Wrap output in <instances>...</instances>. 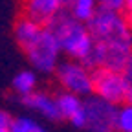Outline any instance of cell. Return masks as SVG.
<instances>
[{"label": "cell", "instance_id": "6da1fadb", "mask_svg": "<svg viewBox=\"0 0 132 132\" xmlns=\"http://www.w3.org/2000/svg\"><path fill=\"white\" fill-rule=\"evenodd\" d=\"M94 48L86 59V66L123 70L132 53V26L125 11H108L99 7L97 13L86 22Z\"/></svg>", "mask_w": 132, "mask_h": 132}, {"label": "cell", "instance_id": "7a4b0ae2", "mask_svg": "<svg viewBox=\"0 0 132 132\" xmlns=\"http://www.w3.org/2000/svg\"><path fill=\"white\" fill-rule=\"evenodd\" d=\"M46 26L55 35L62 55H66L68 59L86 62L92 48H94V39L85 22H79L68 13V9L66 11L62 9Z\"/></svg>", "mask_w": 132, "mask_h": 132}, {"label": "cell", "instance_id": "3957f363", "mask_svg": "<svg viewBox=\"0 0 132 132\" xmlns=\"http://www.w3.org/2000/svg\"><path fill=\"white\" fill-rule=\"evenodd\" d=\"M22 52L31 64V68L37 73L50 75L53 73L57 64L62 57L61 46L48 26H44L35 39H31L26 46H22Z\"/></svg>", "mask_w": 132, "mask_h": 132}, {"label": "cell", "instance_id": "277c9868", "mask_svg": "<svg viewBox=\"0 0 132 132\" xmlns=\"http://www.w3.org/2000/svg\"><path fill=\"white\" fill-rule=\"evenodd\" d=\"M57 85L64 92H72L81 97H88L94 94V70L85 62L68 59H61L53 72Z\"/></svg>", "mask_w": 132, "mask_h": 132}, {"label": "cell", "instance_id": "5b68a950", "mask_svg": "<svg viewBox=\"0 0 132 132\" xmlns=\"http://www.w3.org/2000/svg\"><path fill=\"white\" fill-rule=\"evenodd\" d=\"M130 82L121 70L95 68L94 70V94L114 105H123L128 99Z\"/></svg>", "mask_w": 132, "mask_h": 132}, {"label": "cell", "instance_id": "8992f818", "mask_svg": "<svg viewBox=\"0 0 132 132\" xmlns=\"http://www.w3.org/2000/svg\"><path fill=\"white\" fill-rule=\"evenodd\" d=\"M118 105L108 103L95 94L85 97V130L86 132H116Z\"/></svg>", "mask_w": 132, "mask_h": 132}, {"label": "cell", "instance_id": "52a82bcc", "mask_svg": "<svg viewBox=\"0 0 132 132\" xmlns=\"http://www.w3.org/2000/svg\"><path fill=\"white\" fill-rule=\"evenodd\" d=\"M20 103L33 114H37L39 118L50 121V123H59L61 114L57 108V99L53 94L50 92H42V90H35L24 97H20Z\"/></svg>", "mask_w": 132, "mask_h": 132}, {"label": "cell", "instance_id": "ba28073f", "mask_svg": "<svg viewBox=\"0 0 132 132\" xmlns=\"http://www.w3.org/2000/svg\"><path fill=\"white\" fill-rule=\"evenodd\" d=\"M57 108L62 121H68L72 127L85 130V97L75 95L72 92H59L55 94Z\"/></svg>", "mask_w": 132, "mask_h": 132}, {"label": "cell", "instance_id": "9c48e42d", "mask_svg": "<svg viewBox=\"0 0 132 132\" xmlns=\"http://www.w3.org/2000/svg\"><path fill=\"white\" fill-rule=\"evenodd\" d=\"M20 7H22V15L46 26L57 13L64 9V4L62 0H22Z\"/></svg>", "mask_w": 132, "mask_h": 132}, {"label": "cell", "instance_id": "30bf717a", "mask_svg": "<svg viewBox=\"0 0 132 132\" xmlns=\"http://www.w3.org/2000/svg\"><path fill=\"white\" fill-rule=\"evenodd\" d=\"M42 28H44V24L29 19V16H26V15H20L19 19H16L15 26H13V37H15L16 44L22 48V46H26L31 39H35Z\"/></svg>", "mask_w": 132, "mask_h": 132}, {"label": "cell", "instance_id": "8fae6325", "mask_svg": "<svg viewBox=\"0 0 132 132\" xmlns=\"http://www.w3.org/2000/svg\"><path fill=\"white\" fill-rule=\"evenodd\" d=\"M37 86H39V73L33 68H26V70L16 72L11 79V90L19 97H24L31 92H35Z\"/></svg>", "mask_w": 132, "mask_h": 132}, {"label": "cell", "instance_id": "7c38bea8", "mask_svg": "<svg viewBox=\"0 0 132 132\" xmlns=\"http://www.w3.org/2000/svg\"><path fill=\"white\" fill-rule=\"evenodd\" d=\"M66 7H68V13L73 16V19H77L79 22H85V24L99 9L97 0H72Z\"/></svg>", "mask_w": 132, "mask_h": 132}, {"label": "cell", "instance_id": "4fadbf2b", "mask_svg": "<svg viewBox=\"0 0 132 132\" xmlns=\"http://www.w3.org/2000/svg\"><path fill=\"white\" fill-rule=\"evenodd\" d=\"M9 132H50V130L33 116H16L11 121Z\"/></svg>", "mask_w": 132, "mask_h": 132}, {"label": "cell", "instance_id": "5bb4252c", "mask_svg": "<svg viewBox=\"0 0 132 132\" xmlns=\"http://www.w3.org/2000/svg\"><path fill=\"white\" fill-rule=\"evenodd\" d=\"M116 132H132V103H123L118 106Z\"/></svg>", "mask_w": 132, "mask_h": 132}, {"label": "cell", "instance_id": "9a60e30c", "mask_svg": "<svg viewBox=\"0 0 132 132\" xmlns=\"http://www.w3.org/2000/svg\"><path fill=\"white\" fill-rule=\"evenodd\" d=\"M127 0H97V6L108 11H125Z\"/></svg>", "mask_w": 132, "mask_h": 132}, {"label": "cell", "instance_id": "2e32d148", "mask_svg": "<svg viewBox=\"0 0 132 132\" xmlns=\"http://www.w3.org/2000/svg\"><path fill=\"white\" fill-rule=\"evenodd\" d=\"M11 121H13V116H11L6 108H0V127L9 128V127H11Z\"/></svg>", "mask_w": 132, "mask_h": 132}, {"label": "cell", "instance_id": "e0dca14e", "mask_svg": "<svg viewBox=\"0 0 132 132\" xmlns=\"http://www.w3.org/2000/svg\"><path fill=\"white\" fill-rule=\"evenodd\" d=\"M121 72L125 73L127 81L130 82V86H132V53L128 55V59H127V62H125V66H123V70H121Z\"/></svg>", "mask_w": 132, "mask_h": 132}, {"label": "cell", "instance_id": "ac0fdd59", "mask_svg": "<svg viewBox=\"0 0 132 132\" xmlns=\"http://www.w3.org/2000/svg\"><path fill=\"white\" fill-rule=\"evenodd\" d=\"M125 13H127V15H132V0H127V4H125Z\"/></svg>", "mask_w": 132, "mask_h": 132}, {"label": "cell", "instance_id": "d6986e66", "mask_svg": "<svg viewBox=\"0 0 132 132\" xmlns=\"http://www.w3.org/2000/svg\"><path fill=\"white\" fill-rule=\"evenodd\" d=\"M128 103H132V86H130V92H128V99H127Z\"/></svg>", "mask_w": 132, "mask_h": 132}, {"label": "cell", "instance_id": "ffe728a7", "mask_svg": "<svg viewBox=\"0 0 132 132\" xmlns=\"http://www.w3.org/2000/svg\"><path fill=\"white\" fill-rule=\"evenodd\" d=\"M0 132H9V128H6V127H0Z\"/></svg>", "mask_w": 132, "mask_h": 132}, {"label": "cell", "instance_id": "44dd1931", "mask_svg": "<svg viewBox=\"0 0 132 132\" xmlns=\"http://www.w3.org/2000/svg\"><path fill=\"white\" fill-rule=\"evenodd\" d=\"M70 2H72V0H62V4H64V7H66V6H68Z\"/></svg>", "mask_w": 132, "mask_h": 132}, {"label": "cell", "instance_id": "7402d4cb", "mask_svg": "<svg viewBox=\"0 0 132 132\" xmlns=\"http://www.w3.org/2000/svg\"><path fill=\"white\" fill-rule=\"evenodd\" d=\"M128 16V22H130V26H132V15H127Z\"/></svg>", "mask_w": 132, "mask_h": 132}]
</instances>
